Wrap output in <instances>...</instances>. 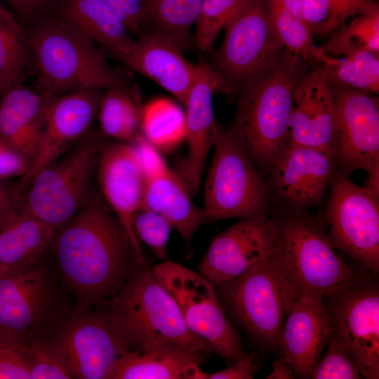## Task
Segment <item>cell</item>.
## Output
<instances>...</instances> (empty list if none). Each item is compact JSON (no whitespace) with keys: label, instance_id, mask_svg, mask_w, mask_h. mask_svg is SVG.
<instances>
[{"label":"cell","instance_id":"obj_35","mask_svg":"<svg viewBox=\"0 0 379 379\" xmlns=\"http://www.w3.org/2000/svg\"><path fill=\"white\" fill-rule=\"evenodd\" d=\"M320 48L328 55L342 56L359 51L379 53V4L356 15Z\"/></svg>","mask_w":379,"mask_h":379},{"label":"cell","instance_id":"obj_5","mask_svg":"<svg viewBox=\"0 0 379 379\" xmlns=\"http://www.w3.org/2000/svg\"><path fill=\"white\" fill-rule=\"evenodd\" d=\"M216 286L233 320L260 345L278 348L286 314L300 291L277 252Z\"/></svg>","mask_w":379,"mask_h":379},{"label":"cell","instance_id":"obj_43","mask_svg":"<svg viewBox=\"0 0 379 379\" xmlns=\"http://www.w3.org/2000/svg\"><path fill=\"white\" fill-rule=\"evenodd\" d=\"M30 162L13 149L0 133V178H22L28 171Z\"/></svg>","mask_w":379,"mask_h":379},{"label":"cell","instance_id":"obj_47","mask_svg":"<svg viewBox=\"0 0 379 379\" xmlns=\"http://www.w3.org/2000/svg\"><path fill=\"white\" fill-rule=\"evenodd\" d=\"M283 7L298 19H302V6L300 0H267ZM303 21V20H302Z\"/></svg>","mask_w":379,"mask_h":379},{"label":"cell","instance_id":"obj_6","mask_svg":"<svg viewBox=\"0 0 379 379\" xmlns=\"http://www.w3.org/2000/svg\"><path fill=\"white\" fill-rule=\"evenodd\" d=\"M43 257L0 274V331L27 344L50 335L72 309L58 271Z\"/></svg>","mask_w":379,"mask_h":379},{"label":"cell","instance_id":"obj_16","mask_svg":"<svg viewBox=\"0 0 379 379\" xmlns=\"http://www.w3.org/2000/svg\"><path fill=\"white\" fill-rule=\"evenodd\" d=\"M276 221L270 211L240 218L215 237L199 264L200 274L218 286L277 251Z\"/></svg>","mask_w":379,"mask_h":379},{"label":"cell","instance_id":"obj_32","mask_svg":"<svg viewBox=\"0 0 379 379\" xmlns=\"http://www.w3.org/2000/svg\"><path fill=\"white\" fill-rule=\"evenodd\" d=\"M30 53L29 37L18 21L0 5V98L20 85Z\"/></svg>","mask_w":379,"mask_h":379},{"label":"cell","instance_id":"obj_31","mask_svg":"<svg viewBox=\"0 0 379 379\" xmlns=\"http://www.w3.org/2000/svg\"><path fill=\"white\" fill-rule=\"evenodd\" d=\"M140 128L157 149L171 150L185 140V112L172 101L154 100L142 108Z\"/></svg>","mask_w":379,"mask_h":379},{"label":"cell","instance_id":"obj_29","mask_svg":"<svg viewBox=\"0 0 379 379\" xmlns=\"http://www.w3.org/2000/svg\"><path fill=\"white\" fill-rule=\"evenodd\" d=\"M141 110L124 84L107 89L97 114L102 133L118 142H132L139 135Z\"/></svg>","mask_w":379,"mask_h":379},{"label":"cell","instance_id":"obj_45","mask_svg":"<svg viewBox=\"0 0 379 379\" xmlns=\"http://www.w3.org/2000/svg\"><path fill=\"white\" fill-rule=\"evenodd\" d=\"M21 199L17 182L0 178V226L18 212Z\"/></svg>","mask_w":379,"mask_h":379},{"label":"cell","instance_id":"obj_15","mask_svg":"<svg viewBox=\"0 0 379 379\" xmlns=\"http://www.w3.org/2000/svg\"><path fill=\"white\" fill-rule=\"evenodd\" d=\"M336 107L335 173L379 168V100L328 79Z\"/></svg>","mask_w":379,"mask_h":379},{"label":"cell","instance_id":"obj_49","mask_svg":"<svg viewBox=\"0 0 379 379\" xmlns=\"http://www.w3.org/2000/svg\"><path fill=\"white\" fill-rule=\"evenodd\" d=\"M20 13V7L18 0H3Z\"/></svg>","mask_w":379,"mask_h":379},{"label":"cell","instance_id":"obj_34","mask_svg":"<svg viewBox=\"0 0 379 379\" xmlns=\"http://www.w3.org/2000/svg\"><path fill=\"white\" fill-rule=\"evenodd\" d=\"M302 19L319 38L329 37L345 25L346 20L376 4L378 0H300Z\"/></svg>","mask_w":379,"mask_h":379},{"label":"cell","instance_id":"obj_36","mask_svg":"<svg viewBox=\"0 0 379 379\" xmlns=\"http://www.w3.org/2000/svg\"><path fill=\"white\" fill-rule=\"evenodd\" d=\"M272 27L284 48L310 64L318 62L321 51L304 22L283 7L265 0Z\"/></svg>","mask_w":379,"mask_h":379},{"label":"cell","instance_id":"obj_21","mask_svg":"<svg viewBox=\"0 0 379 379\" xmlns=\"http://www.w3.org/2000/svg\"><path fill=\"white\" fill-rule=\"evenodd\" d=\"M288 144L314 147L336 159L335 102L320 63L312 64L294 88Z\"/></svg>","mask_w":379,"mask_h":379},{"label":"cell","instance_id":"obj_9","mask_svg":"<svg viewBox=\"0 0 379 379\" xmlns=\"http://www.w3.org/2000/svg\"><path fill=\"white\" fill-rule=\"evenodd\" d=\"M102 144L98 138L88 137L41 169L22 195L17 213L36 218L55 230L68 221L91 192Z\"/></svg>","mask_w":379,"mask_h":379},{"label":"cell","instance_id":"obj_2","mask_svg":"<svg viewBox=\"0 0 379 379\" xmlns=\"http://www.w3.org/2000/svg\"><path fill=\"white\" fill-rule=\"evenodd\" d=\"M309 65L286 49L272 67L246 82L237 92L231 128L265 178L288 144L293 90Z\"/></svg>","mask_w":379,"mask_h":379},{"label":"cell","instance_id":"obj_19","mask_svg":"<svg viewBox=\"0 0 379 379\" xmlns=\"http://www.w3.org/2000/svg\"><path fill=\"white\" fill-rule=\"evenodd\" d=\"M218 92L232 99L230 91L218 71L207 63H199L197 77L184 104L187 154L180 161L178 171L190 194L199 190L206 159L218 138L220 127L213 107V96Z\"/></svg>","mask_w":379,"mask_h":379},{"label":"cell","instance_id":"obj_14","mask_svg":"<svg viewBox=\"0 0 379 379\" xmlns=\"http://www.w3.org/2000/svg\"><path fill=\"white\" fill-rule=\"evenodd\" d=\"M98 306L72 308L50 335L74 378L105 379L114 362L131 351L106 310Z\"/></svg>","mask_w":379,"mask_h":379},{"label":"cell","instance_id":"obj_25","mask_svg":"<svg viewBox=\"0 0 379 379\" xmlns=\"http://www.w3.org/2000/svg\"><path fill=\"white\" fill-rule=\"evenodd\" d=\"M145 177L142 207L164 216L190 245L198 228L207 220L204 208L192 203L185 181L167 164Z\"/></svg>","mask_w":379,"mask_h":379},{"label":"cell","instance_id":"obj_30","mask_svg":"<svg viewBox=\"0 0 379 379\" xmlns=\"http://www.w3.org/2000/svg\"><path fill=\"white\" fill-rule=\"evenodd\" d=\"M317 63L323 66L329 80L366 93L378 94L379 53L359 51L338 58L321 51Z\"/></svg>","mask_w":379,"mask_h":379},{"label":"cell","instance_id":"obj_18","mask_svg":"<svg viewBox=\"0 0 379 379\" xmlns=\"http://www.w3.org/2000/svg\"><path fill=\"white\" fill-rule=\"evenodd\" d=\"M335 169L334 156L314 147L288 144L265 180L273 199L284 207L307 210L323 201Z\"/></svg>","mask_w":379,"mask_h":379},{"label":"cell","instance_id":"obj_12","mask_svg":"<svg viewBox=\"0 0 379 379\" xmlns=\"http://www.w3.org/2000/svg\"><path fill=\"white\" fill-rule=\"evenodd\" d=\"M332 331L356 360L363 378H379V289L370 277L352 278L322 297Z\"/></svg>","mask_w":379,"mask_h":379},{"label":"cell","instance_id":"obj_23","mask_svg":"<svg viewBox=\"0 0 379 379\" xmlns=\"http://www.w3.org/2000/svg\"><path fill=\"white\" fill-rule=\"evenodd\" d=\"M118 58L183 105L199 70V63L187 60L171 37L157 30L138 35L130 50Z\"/></svg>","mask_w":379,"mask_h":379},{"label":"cell","instance_id":"obj_17","mask_svg":"<svg viewBox=\"0 0 379 379\" xmlns=\"http://www.w3.org/2000/svg\"><path fill=\"white\" fill-rule=\"evenodd\" d=\"M102 90L86 88L51 97L48 102L44 128L27 172L17 181L23 194L35 175L60 158L83 138L97 115Z\"/></svg>","mask_w":379,"mask_h":379},{"label":"cell","instance_id":"obj_40","mask_svg":"<svg viewBox=\"0 0 379 379\" xmlns=\"http://www.w3.org/2000/svg\"><path fill=\"white\" fill-rule=\"evenodd\" d=\"M133 227L138 240L144 242L159 259L167 260V245L173 228L167 219L142 207L134 216Z\"/></svg>","mask_w":379,"mask_h":379},{"label":"cell","instance_id":"obj_22","mask_svg":"<svg viewBox=\"0 0 379 379\" xmlns=\"http://www.w3.org/2000/svg\"><path fill=\"white\" fill-rule=\"evenodd\" d=\"M331 332L322 296L300 292L286 314L278 345L295 378H310Z\"/></svg>","mask_w":379,"mask_h":379},{"label":"cell","instance_id":"obj_37","mask_svg":"<svg viewBox=\"0 0 379 379\" xmlns=\"http://www.w3.org/2000/svg\"><path fill=\"white\" fill-rule=\"evenodd\" d=\"M246 0H201L195 24L194 42L201 52L208 51L219 33L240 9Z\"/></svg>","mask_w":379,"mask_h":379},{"label":"cell","instance_id":"obj_42","mask_svg":"<svg viewBox=\"0 0 379 379\" xmlns=\"http://www.w3.org/2000/svg\"><path fill=\"white\" fill-rule=\"evenodd\" d=\"M123 20L131 33L140 35L149 25L143 0H102Z\"/></svg>","mask_w":379,"mask_h":379},{"label":"cell","instance_id":"obj_44","mask_svg":"<svg viewBox=\"0 0 379 379\" xmlns=\"http://www.w3.org/2000/svg\"><path fill=\"white\" fill-rule=\"evenodd\" d=\"M255 352L247 354L220 371L208 373L207 379H251L259 366L254 361Z\"/></svg>","mask_w":379,"mask_h":379},{"label":"cell","instance_id":"obj_3","mask_svg":"<svg viewBox=\"0 0 379 379\" xmlns=\"http://www.w3.org/2000/svg\"><path fill=\"white\" fill-rule=\"evenodd\" d=\"M98 305L106 310L130 350L167 341L204 354L216 353L188 328L173 298L145 264L117 294Z\"/></svg>","mask_w":379,"mask_h":379},{"label":"cell","instance_id":"obj_27","mask_svg":"<svg viewBox=\"0 0 379 379\" xmlns=\"http://www.w3.org/2000/svg\"><path fill=\"white\" fill-rule=\"evenodd\" d=\"M61 19L117 57L126 54L135 40L121 17L102 0H66Z\"/></svg>","mask_w":379,"mask_h":379},{"label":"cell","instance_id":"obj_38","mask_svg":"<svg viewBox=\"0 0 379 379\" xmlns=\"http://www.w3.org/2000/svg\"><path fill=\"white\" fill-rule=\"evenodd\" d=\"M26 362L29 379H72L63 355L50 335L27 345Z\"/></svg>","mask_w":379,"mask_h":379},{"label":"cell","instance_id":"obj_11","mask_svg":"<svg viewBox=\"0 0 379 379\" xmlns=\"http://www.w3.org/2000/svg\"><path fill=\"white\" fill-rule=\"evenodd\" d=\"M152 271L176 302L188 328L210 343L217 354L229 363L247 354L211 281L169 260L154 266Z\"/></svg>","mask_w":379,"mask_h":379},{"label":"cell","instance_id":"obj_48","mask_svg":"<svg viewBox=\"0 0 379 379\" xmlns=\"http://www.w3.org/2000/svg\"><path fill=\"white\" fill-rule=\"evenodd\" d=\"M20 13L29 15L42 8L49 0H18Z\"/></svg>","mask_w":379,"mask_h":379},{"label":"cell","instance_id":"obj_26","mask_svg":"<svg viewBox=\"0 0 379 379\" xmlns=\"http://www.w3.org/2000/svg\"><path fill=\"white\" fill-rule=\"evenodd\" d=\"M51 98L20 84L0 98V133L30 164L41 135Z\"/></svg>","mask_w":379,"mask_h":379},{"label":"cell","instance_id":"obj_4","mask_svg":"<svg viewBox=\"0 0 379 379\" xmlns=\"http://www.w3.org/2000/svg\"><path fill=\"white\" fill-rule=\"evenodd\" d=\"M29 46L48 96L86 88L107 90L124 84L95 43L61 18L39 23L29 37Z\"/></svg>","mask_w":379,"mask_h":379},{"label":"cell","instance_id":"obj_1","mask_svg":"<svg viewBox=\"0 0 379 379\" xmlns=\"http://www.w3.org/2000/svg\"><path fill=\"white\" fill-rule=\"evenodd\" d=\"M50 247L60 278L79 311L114 296L144 265L117 216L94 191L55 230Z\"/></svg>","mask_w":379,"mask_h":379},{"label":"cell","instance_id":"obj_39","mask_svg":"<svg viewBox=\"0 0 379 379\" xmlns=\"http://www.w3.org/2000/svg\"><path fill=\"white\" fill-rule=\"evenodd\" d=\"M326 351L316 364L310 375L312 379H360L362 375L354 357L332 331Z\"/></svg>","mask_w":379,"mask_h":379},{"label":"cell","instance_id":"obj_24","mask_svg":"<svg viewBox=\"0 0 379 379\" xmlns=\"http://www.w3.org/2000/svg\"><path fill=\"white\" fill-rule=\"evenodd\" d=\"M202 352L159 341L131 350L112 365L105 379H207Z\"/></svg>","mask_w":379,"mask_h":379},{"label":"cell","instance_id":"obj_46","mask_svg":"<svg viewBox=\"0 0 379 379\" xmlns=\"http://www.w3.org/2000/svg\"><path fill=\"white\" fill-rule=\"evenodd\" d=\"M272 371L267 379H291L295 378V374L289 364L281 357L274 360L272 364Z\"/></svg>","mask_w":379,"mask_h":379},{"label":"cell","instance_id":"obj_20","mask_svg":"<svg viewBox=\"0 0 379 379\" xmlns=\"http://www.w3.org/2000/svg\"><path fill=\"white\" fill-rule=\"evenodd\" d=\"M96 170L100 194L129 237L140 262L145 264L133 219L142 206L146 177L134 144L102 142Z\"/></svg>","mask_w":379,"mask_h":379},{"label":"cell","instance_id":"obj_41","mask_svg":"<svg viewBox=\"0 0 379 379\" xmlns=\"http://www.w3.org/2000/svg\"><path fill=\"white\" fill-rule=\"evenodd\" d=\"M27 345L15 335L0 331V379H29Z\"/></svg>","mask_w":379,"mask_h":379},{"label":"cell","instance_id":"obj_8","mask_svg":"<svg viewBox=\"0 0 379 379\" xmlns=\"http://www.w3.org/2000/svg\"><path fill=\"white\" fill-rule=\"evenodd\" d=\"M204 188L207 220L243 218L269 212L273 199L231 127L220 128Z\"/></svg>","mask_w":379,"mask_h":379},{"label":"cell","instance_id":"obj_28","mask_svg":"<svg viewBox=\"0 0 379 379\" xmlns=\"http://www.w3.org/2000/svg\"><path fill=\"white\" fill-rule=\"evenodd\" d=\"M55 229L30 215L16 213L0 226L1 272L34 262L44 256Z\"/></svg>","mask_w":379,"mask_h":379},{"label":"cell","instance_id":"obj_33","mask_svg":"<svg viewBox=\"0 0 379 379\" xmlns=\"http://www.w3.org/2000/svg\"><path fill=\"white\" fill-rule=\"evenodd\" d=\"M149 25L171 37L183 51L189 47L201 0H143Z\"/></svg>","mask_w":379,"mask_h":379},{"label":"cell","instance_id":"obj_13","mask_svg":"<svg viewBox=\"0 0 379 379\" xmlns=\"http://www.w3.org/2000/svg\"><path fill=\"white\" fill-rule=\"evenodd\" d=\"M324 213L328 237L373 272L379 270V197L334 174Z\"/></svg>","mask_w":379,"mask_h":379},{"label":"cell","instance_id":"obj_50","mask_svg":"<svg viewBox=\"0 0 379 379\" xmlns=\"http://www.w3.org/2000/svg\"><path fill=\"white\" fill-rule=\"evenodd\" d=\"M1 273V265H0V274Z\"/></svg>","mask_w":379,"mask_h":379},{"label":"cell","instance_id":"obj_7","mask_svg":"<svg viewBox=\"0 0 379 379\" xmlns=\"http://www.w3.org/2000/svg\"><path fill=\"white\" fill-rule=\"evenodd\" d=\"M273 215L277 253L301 293L323 297L352 278L354 270L337 254L323 224L307 210L284 207Z\"/></svg>","mask_w":379,"mask_h":379},{"label":"cell","instance_id":"obj_10","mask_svg":"<svg viewBox=\"0 0 379 379\" xmlns=\"http://www.w3.org/2000/svg\"><path fill=\"white\" fill-rule=\"evenodd\" d=\"M224 29L215 68L233 97L244 84L272 67L286 48L272 27L265 0H246Z\"/></svg>","mask_w":379,"mask_h":379}]
</instances>
